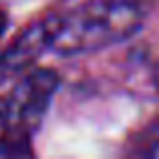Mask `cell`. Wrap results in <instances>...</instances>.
<instances>
[{"label":"cell","mask_w":159,"mask_h":159,"mask_svg":"<svg viewBox=\"0 0 159 159\" xmlns=\"http://www.w3.org/2000/svg\"><path fill=\"white\" fill-rule=\"evenodd\" d=\"M6 24H8V20H6V14H4V12L0 10V39H2L4 30H6Z\"/></svg>","instance_id":"cell-5"},{"label":"cell","mask_w":159,"mask_h":159,"mask_svg":"<svg viewBox=\"0 0 159 159\" xmlns=\"http://www.w3.org/2000/svg\"><path fill=\"white\" fill-rule=\"evenodd\" d=\"M157 83H159V73H157Z\"/></svg>","instance_id":"cell-6"},{"label":"cell","mask_w":159,"mask_h":159,"mask_svg":"<svg viewBox=\"0 0 159 159\" xmlns=\"http://www.w3.org/2000/svg\"><path fill=\"white\" fill-rule=\"evenodd\" d=\"M141 155L147 157H159V119L145 131L141 141Z\"/></svg>","instance_id":"cell-4"},{"label":"cell","mask_w":159,"mask_h":159,"mask_svg":"<svg viewBox=\"0 0 159 159\" xmlns=\"http://www.w3.org/2000/svg\"><path fill=\"white\" fill-rule=\"evenodd\" d=\"M57 22L58 16H44L28 24L12 40L10 47L0 54V87L26 73L43 57V52L52 47Z\"/></svg>","instance_id":"cell-3"},{"label":"cell","mask_w":159,"mask_h":159,"mask_svg":"<svg viewBox=\"0 0 159 159\" xmlns=\"http://www.w3.org/2000/svg\"><path fill=\"white\" fill-rule=\"evenodd\" d=\"M58 81L57 70L34 69L16 83L14 91L6 97V109L0 123V151L4 155L30 153V139L47 115Z\"/></svg>","instance_id":"cell-2"},{"label":"cell","mask_w":159,"mask_h":159,"mask_svg":"<svg viewBox=\"0 0 159 159\" xmlns=\"http://www.w3.org/2000/svg\"><path fill=\"white\" fill-rule=\"evenodd\" d=\"M141 0H89L58 16L51 51L85 54L131 39L145 22Z\"/></svg>","instance_id":"cell-1"}]
</instances>
